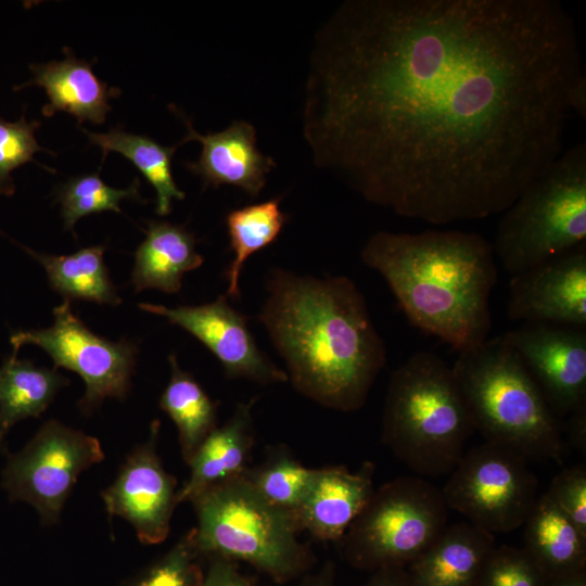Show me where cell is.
<instances>
[{"mask_svg": "<svg viewBox=\"0 0 586 586\" xmlns=\"http://www.w3.org/2000/svg\"><path fill=\"white\" fill-rule=\"evenodd\" d=\"M170 107L181 117L187 129V135L178 144L193 140L202 144L198 161L188 162L186 166L202 179L204 188L230 184L253 198L260 193L266 184V175L276 166V162L257 149L256 131L252 124L234 120L225 130L201 135L177 107Z\"/></svg>", "mask_w": 586, "mask_h": 586, "instance_id": "obj_16", "label": "cell"}, {"mask_svg": "<svg viewBox=\"0 0 586 586\" xmlns=\"http://www.w3.org/2000/svg\"><path fill=\"white\" fill-rule=\"evenodd\" d=\"M68 380L56 369L36 367L12 354L0 368V421L3 434L17 421L39 417Z\"/></svg>", "mask_w": 586, "mask_h": 586, "instance_id": "obj_26", "label": "cell"}, {"mask_svg": "<svg viewBox=\"0 0 586 586\" xmlns=\"http://www.w3.org/2000/svg\"><path fill=\"white\" fill-rule=\"evenodd\" d=\"M586 243V144L563 151L502 212L493 246L512 276Z\"/></svg>", "mask_w": 586, "mask_h": 586, "instance_id": "obj_7", "label": "cell"}, {"mask_svg": "<svg viewBox=\"0 0 586 586\" xmlns=\"http://www.w3.org/2000/svg\"><path fill=\"white\" fill-rule=\"evenodd\" d=\"M552 502L586 535V467L559 472L545 492Z\"/></svg>", "mask_w": 586, "mask_h": 586, "instance_id": "obj_33", "label": "cell"}, {"mask_svg": "<svg viewBox=\"0 0 586 586\" xmlns=\"http://www.w3.org/2000/svg\"><path fill=\"white\" fill-rule=\"evenodd\" d=\"M139 308L166 318L196 337L217 358L228 378L259 384L289 381L286 372L259 349L246 317L229 304L226 295L198 306L143 303Z\"/></svg>", "mask_w": 586, "mask_h": 586, "instance_id": "obj_13", "label": "cell"}, {"mask_svg": "<svg viewBox=\"0 0 586 586\" xmlns=\"http://www.w3.org/2000/svg\"><path fill=\"white\" fill-rule=\"evenodd\" d=\"M4 434L2 432V429H1V421H0V443L2 442V438H3Z\"/></svg>", "mask_w": 586, "mask_h": 586, "instance_id": "obj_40", "label": "cell"}, {"mask_svg": "<svg viewBox=\"0 0 586 586\" xmlns=\"http://www.w3.org/2000/svg\"><path fill=\"white\" fill-rule=\"evenodd\" d=\"M253 398L238 405L230 419L216 426L189 461L190 476L177 492V504L191 501L204 491L243 474L254 444Z\"/></svg>", "mask_w": 586, "mask_h": 586, "instance_id": "obj_20", "label": "cell"}, {"mask_svg": "<svg viewBox=\"0 0 586 586\" xmlns=\"http://www.w3.org/2000/svg\"><path fill=\"white\" fill-rule=\"evenodd\" d=\"M203 262L191 231L168 221L150 220L145 239L135 254L131 283L136 292L156 289L177 293L183 275L198 269Z\"/></svg>", "mask_w": 586, "mask_h": 586, "instance_id": "obj_21", "label": "cell"}, {"mask_svg": "<svg viewBox=\"0 0 586 586\" xmlns=\"http://www.w3.org/2000/svg\"><path fill=\"white\" fill-rule=\"evenodd\" d=\"M93 145L100 146L102 162L110 152H116L129 160L156 191V213L165 216L171 211L173 200H183L186 194L176 184L171 171V160L177 143L173 146L161 145L148 136L127 132L123 127L111 128L107 132H91L85 128Z\"/></svg>", "mask_w": 586, "mask_h": 586, "instance_id": "obj_24", "label": "cell"}, {"mask_svg": "<svg viewBox=\"0 0 586 586\" xmlns=\"http://www.w3.org/2000/svg\"><path fill=\"white\" fill-rule=\"evenodd\" d=\"M522 526V549L548 579L586 571V535L546 493L538 496Z\"/></svg>", "mask_w": 586, "mask_h": 586, "instance_id": "obj_22", "label": "cell"}, {"mask_svg": "<svg viewBox=\"0 0 586 586\" xmlns=\"http://www.w3.org/2000/svg\"><path fill=\"white\" fill-rule=\"evenodd\" d=\"M521 454L485 442L464 451L441 489L449 510L495 535L520 528L538 498V481Z\"/></svg>", "mask_w": 586, "mask_h": 586, "instance_id": "obj_9", "label": "cell"}, {"mask_svg": "<svg viewBox=\"0 0 586 586\" xmlns=\"http://www.w3.org/2000/svg\"><path fill=\"white\" fill-rule=\"evenodd\" d=\"M361 260L385 280L407 320L459 353L487 340L497 283L492 243L475 232L378 231Z\"/></svg>", "mask_w": 586, "mask_h": 586, "instance_id": "obj_3", "label": "cell"}, {"mask_svg": "<svg viewBox=\"0 0 586 586\" xmlns=\"http://www.w3.org/2000/svg\"><path fill=\"white\" fill-rule=\"evenodd\" d=\"M495 535L461 521L448 525L406 568L408 586H477Z\"/></svg>", "mask_w": 586, "mask_h": 586, "instance_id": "obj_18", "label": "cell"}, {"mask_svg": "<svg viewBox=\"0 0 586 586\" xmlns=\"http://www.w3.org/2000/svg\"><path fill=\"white\" fill-rule=\"evenodd\" d=\"M39 126V120H26L25 110L16 122H8L0 116V195L14 194L13 170L35 162L34 154L39 151L51 153L36 140L35 131Z\"/></svg>", "mask_w": 586, "mask_h": 586, "instance_id": "obj_31", "label": "cell"}, {"mask_svg": "<svg viewBox=\"0 0 586 586\" xmlns=\"http://www.w3.org/2000/svg\"><path fill=\"white\" fill-rule=\"evenodd\" d=\"M139 187L138 178L126 189L110 187L99 173L69 178L55 190V201L61 205L64 228L72 231L81 217L90 214L105 211L122 213L120 201L140 200Z\"/></svg>", "mask_w": 586, "mask_h": 586, "instance_id": "obj_28", "label": "cell"}, {"mask_svg": "<svg viewBox=\"0 0 586 586\" xmlns=\"http://www.w3.org/2000/svg\"><path fill=\"white\" fill-rule=\"evenodd\" d=\"M548 578L521 548L496 546L482 570L477 586H547Z\"/></svg>", "mask_w": 586, "mask_h": 586, "instance_id": "obj_32", "label": "cell"}, {"mask_svg": "<svg viewBox=\"0 0 586 586\" xmlns=\"http://www.w3.org/2000/svg\"><path fill=\"white\" fill-rule=\"evenodd\" d=\"M570 111H575L582 118L586 116V78L581 75L569 92Z\"/></svg>", "mask_w": 586, "mask_h": 586, "instance_id": "obj_37", "label": "cell"}, {"mask_svg": "<svg viewBox=\"0 0 586 586\" xmlns=\"http://www.w3.org/2000/svg\"><path fill=\"white\" fill-rule=\"evenodd\" d=\"M441 488L424 477L399 476L374 489L339 542L346 561L377 571L406 568L447 526Z\"/></svg>", "mask_w": 586, "mask_h": 586, "instance_id": "obj_8", "label": "cell"}, {"mask_svg": "<svg viewBox=\"0 0 586 586\" xmlns=\"http://www.w3.org/2000/svg\"><path fill=\"white\" fill-rule=\"evenodd\" d=\"M366 586H408L405 568H385L374 571Z\"/></svg>", "mask_w": 586, "mask_h": 586, "instance_id": "obj_36", "label": "cell"}, {"mask_svg": "<svg viewBox=\"0 0 586 586\" xmlns=\"http://www.w3.org/2000/svg\"><path fill=\"white\" fill-rule=\"evenodd\" d=\"M195 542L201 555L247 562L285 582L306 569L310 555L301 544L294 512L268 502L245 474L193 498Z\"/></svg>", "mask_w": 586, "mask_h": 586, "instance_id": "obj_6", "label": "cell"}, {"mask_svg": "<svg viewBox=\"0 0 586 586\" xmlns=\"http://www.w3.org/2000/svg\"><path fill=\"white\" fill-rule=\"evenodd\" d=\"M266 289L258 320L293 387L327 408L360 409L386 362V348L357 285L345 276L276 268Z\"/></svg>", "mask_w": 586, "mask_h": 586, "instance_id": "obj_2", "label": "cell"}, {"mask_svg": "<svg viewBox=\"0 0 586 586\" xmlns=\"http://www.w3.org/2000/svg\"><path fill=\"white\" fill-rule=\"evenodd\" d=\"M103 459L98 438L49 420L10 457L2 485L11 500L31 505L43 523L53 524L80 473Z\"/></svg>", "mask_w": 586, "mask_h": 586, "instance_id": "obj_10", "label": "cell"}, {"mask_svg": "<svg viewBox=\"0 0 586 586\" xmlns=\"http://www.w3.org/2000/svg\"><path fill=\"white\" fill-rule=\"evenodd\" d=\"M509 294L513 321L586 329V243L513 275Z\"/></svg>", "mask_w": 586, "mask_h": 586, "instance_id": "obj_15", "label": "cell"}, {"mask_svg": "<svg viewBox=\"0 0 586 586\" xmlns=\"http://www.w3.org/2000/svg\"><path fill=\"white\" fill-rule=\"evenodd\" d=\"M168 361L170 379L161 395L160 407L176 424L181 455L189 463L217 426V404L191 373L181 369L175 354L168 356Z\"/></svg>", "mask_w": 586, "mask_h": 586, "instance_id": "obj_25", "label": "cell"}, {"mask_svg": "<svg viewBox=\"0 0 586 586\" xmlns=\"http://www.w3.org/2000/svg\"><path fill=\"white\" fill-rule=\"evenodd\" d=\"M374 464L357 472L335 466L316 469L311 485L294 511L301 531L320 542L339 543L374 492Z\"/></svg>", "mask_w": 586, "mask_h": 586, "instance_id": "obj_17", "label": "cell"}, {"mask_svg": "<svg viewBox=\"0 0 586 586\" xmlns=\"http://www.w3.org/2000/svg\"><path fill=\"white\" fill-rule=\"evenodd\" d=\"M54 322L46 329L18 330L10 336L13 354L26 344L42 348L53 360L78 373L86 392L78 405L90 413L107 397L125 399L130 388L138 346L127 340L113 342L94 334L72 311L65 300L53 309Z\"/></svg>", "mask_w": 586, "mask_h": 586, "instance_id": "obj_11", "label": "cell"}, {"mask_svg": "<svg viewBox=\"0 0 586 586\" xmlns=\"http://www.w3.org/2000/svg\"><path fill=\"white\" fill-rule=\"evenodd\" d=\"M199 586H253V584L238 571L231 560L212 557L208 571Z\"/></svg>", "mask_w": 586, "mask_h": 586, "instance_id": "obj_34", "label": "cell"}, {"mask_svg": "<svg viewBox=\"0 0 586 586\" xmlns=\"http://www.w3.org/2000/svg\"><path fill=\"white\" fill-rule=\"evenodd\" d=\"M451 367L417 352L391 374L382 442L418 476L448 475L474 432Z\"/></svg>", "mask_w": 586, "mask_h": 586, "instance_id": "obj_4", "label": "cell"}, {"mask_svg": "<svg viewBox=\"0 0 586 586\" xmlns=\"http://www.w3.org/2000/svg\"><path fill=\"white\" fill-rule=\"evenodd\" d=\"M583 74L557 0H346L314 39L303 137L370 203L434 225L482 219L564 151Z\"/></svg>", "mask_w": 586, "mask_h": 586, "instance_id": "obj_1", "label": "cell"}, {"mask_svg": "<svg viewBox=\"0 0 586 586\" xmlns=\"http://www.w3.org/2000/svg\"><path fill=\"white\" fill-rule=\"evenodd\" d=\"M557 416L586 404V329L524 323L501 335Z\"/></svg>", "mask_w": 586, "mask_h": 586, "instance_id": "obj_12", "label": "cell"}, {"mask_svg": "<svg viewBox=\"0 0 586 586\" xmlns=\"http://www.w3.org/2000/svg\"><path fill=\"white\" fill-rule=\"evenodd\" d=\"M304 586H333L331 566L327 565L320 575L308 579Z\"/></svg>", "mask_w": 586, "mask_h": 586, "instance_id": "obj_39", "label": "cell"}, {"mask_svg": "<svg viewBox=\"0 0 586 586\" xmlns=\"http://www.w3.org/2000/svg\"><path fill=\"white\" fill-rule=\"evenodd\" d=\"M316 469L301 464L279 451L255 469H246L247 480L271 505L294 512L302 504L314 480Z\"/></svg>", "mask_w": 586, "mask_h": 586, "instance_id": "obj_29", "label": "cell"}, {"mask_svg": "<svg viewBox=\"0 0 586 586\" xmlns=\"http://www.w3.org/2000/svg\"><path fill=\"white\" fill-rule=\"evenodd\" d=\"M201 552L195 530L187 532L133 586H199L202 574L198 564Z\"/></svg>", "mask_w": 586, "mask_h": 586, "instance_id": "obj_30", "label": "cell"}, {"mask_svg": "<svg viewBox=\"0 0 586 586\" xmlns=\"http://www.w3.org/2000/svg\"><path fill=\"white\" fill-rule=\"evenodd\" d=\"M63 52L61 61L30 64L34 78L13 89L35 85L43 88L49 100L42 106L46 117L66 112L76 117L78 125L86 120L102 124L112 109L110 100L119 95V89L100 80L92 71V62L77 59L68 47Z\"/></svg>", "mask_w": 586, "mask_h": 586, "instance_id": "obj_19", "label": "cell"}, {"mask_svg": "<svg viewBox=\"0 0 586 586\" xmlns=\"http://www.w3.org/2000/svg\"><path fill=\"white\" fill-rule=\"evenodd\" d=\"M158 432L160 421L154 420L149 440L131 451L116 480L101 493L110 518L127 520L145 545L167 538L178 505L176 479L166 472L156 453Z\"/></svg>", "mask_w": 586, "mask_h": 586, "instance_id": "obj_14", "label": "cell"}, {"mask_svg": "<svg viewBox=\"0 0 586 586\" xmlns=\"http://www.w3.org/2000/svg\"><path fill=\"white\" fill-rule=\"evenodd\" d=\"M18 245L42 265L51 289L62 294L65 300H82L113 306L122 303L103 259L105 245L80 249L69 255L36 253Z\"/></svg>", "mask_w": 586, "mask_h": 586, "instance_id": "obj_23", "label": "cell"}, {"mask_svg": "<svg viewBox=\"0 0 586 586\" xmlns=\"http://www.w3.org/2000/svg\"><path fill=\"white\" fill-rule=\"evenodd\" d=\"M286 221L280 208V198L230 211L226 216L229 246L233 259L225 278L228 286L226 297L239 298V280L244 263L254 253L276 241Z\"/></svg>", "mask_w": 586, "mask_h": 586, "instance_id": "obj_27", "label": "cell"}, {"mask_svg": "<svg viewBox=\"0 0 586 586\" xmlns=\"http://www.w3.org/2000/svg\"><path fill=\"white\" fill-rule=\"evenodd\" d=\"M475 431L528 461L561 462L557 417L515 351L500 335L459 353L451 366Z\"/></svg>", "mask_w": 586, "mask_h": 586, "instance_id": "obj_5", "label": "cell"}, {"mask_svg": "<svg viewBox=\"0 0 586 586\" xmlns=\"http://www.w3.org/2000/svg\"><path fill=\"white\" fill-rule=\"evenodd\" d=\"M569 430L572 443L585 453L586 449V404L570 413Z\"/></svg>", "mask_w": 586, "mask_h": 586, "instance_id": "obj_35", "label": "cell"}, {"mask_svg": "<svg viewBox=\"0 0 586 586\" xmlns=\"http://www.w3.org/2000/svg\"><path fill=\"white\" fill-rule=\"evenodd\" d=\"M547 586H586V571L548 579Z\"/></svg>", "mask_w": 586, "mask_h": 586, "instance_id": "obj_38", "label": "cell"}]
</instances>
